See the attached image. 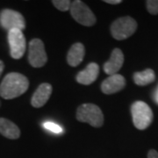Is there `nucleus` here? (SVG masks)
Returning a JSON list of instances; mask_svg holds the SVG:
<instances>
[{
  "mask_svg": "<svg viewBox=\"0 0 158 158\" xmlns=\"http://www.w3.org/2000/svg\"><path fill=\"white\" fill-rule=\"evenodd\" d=\"M28 87L29 81L27 77L16 72L9 73L0 85V96L5 99H12L21 96Z\"/></svg>",
  "mask_w": 158,
  "mask_h": 158,
  "instance_id": "nucleus-1",
  "label": "nucleus"
},
{
  "mask_svg": "<svg viewBox=\"0 0 158 158\" xmlns=\"http://www.w3.org/2000/svg\"><path fill=\"white\" fill-rule=\"evenodd\" d=\"M77 118L80 122L88 123L94 127H100L104 124V115L101 109L94 104H83L77 111Z\"/></svg>",
  "mask_w": 158,
  "mask_h": 158,
  "instance_id": "nucleus-2",
  "label": "nucleus"
},
{
  "mask_svg": "<svg viewBox=\"0 0 158 158\" xmlns=\"http://www.w3.org/2000/svg\"><path fill=\"white\" fill-rule=\"evenodd\" d=\"M134 125L137 129L144 130L152 123L153 112L149 106L143 101H135L131 106Z\"/></svg>",
  "mask_w": 158,
  "mask_h": 158,
  "instance_id": "nucleus-3",
  "label": "nucleus"
},
{
  "mask_svg": "<svg viewBox=\"0 0 158 158\" xmlns=\"http://www.w3.org/2000/svg\"><path fill=\"white\" fill-rule=\"evenodd\" d=\"M137 22L130 16L117 19L111 26V33L114 39L118 40L129 38L137 30Z\"/></svg>",
  "mask_w": 158,
  "mask_h": 158,
  "instance_id": "nucleus-4",
  "label": "nucleus"
},
{
  "mask_svg": "<svg viewBox=\"0 0 158 158\" xmlns=\"http://www.w3.org/2000/svg\"><path fill=\"white\" fill-rule=\"evenodd\" d=\"M69 11L77 22L85 27H91L97 21L94 13L84 2L80 0H76L71 3Z\"/></svg>",
  "mask_w": 158,
  "mask_h": 158,
  "instance_id": "nucleus-5",
  "label": "nucleus"
},
{
  "mask_svg": "<svg viewBox=\"0 0 158 158\" xmlns=\"http://www.w3.org/2000/svg\"><path fill=\"white\" fill-rule=\"evenodd\" d=\"M0 25L6 30L26 28V20L21 13L11 9H4L0 12Z\"/></svg>",
  "mask_w": 158,
  "mask_h": 158,
  "instance_id": "nucleus-6",
  "label": "nucleus"
},
{
  "mask_svg": "<svg viewBox=\"0 0 158 158\" xmlns=\"http://www.w3.org/2000/svg\"><path fill=\"white\" fill-rule=\"evenodd\" d=\"M48 61L44 43L41 40L34 39L29 42L28 62L34 68H41Z\"/></svg>",
  "mask_w": 158,
  "mask_h": 158,
  "instance_id": "nucleus-7",
  "label": "nucleus"
},
{
  "mask_svg": "<svg viewBox=\"0 0 158 158\" xmlns=\"http://www.w3.org/2000/svg\"><path fill=\"white\" fill-rule=\"evenodd\" d=\"M8 42L10 45V54L13 59H20L26 51V38L23 32L19 29H12L8 32Z\"/></svg>",
  "mask_w": 158,
  "mask_h": 158,
  "instance_id": "nucleus-8",
  "label": "nucleus"
},
{
  "mask_svg": "<svg viewBox=\"0 0 158 158\" xmlns=\"http://www.w3.org/2000/svg\"><path fill=\"white\" fill-rule=\"evenodd\" d=\"M126 86V79L119 74L109 76L101 85V90L103 93L111 95L123 90Z\"/></svg>",
  "mask_w": 158,
  "mask_h": 158,
  "instance_id": "nucleus-9",
  "label": "nucleus"
},
{
  "mask_svg": "<svg viewBox=\"0 0 158 158\" xmlns=\"http://www.w3.org/2000/svg\"><path fill=\"white\" fill-rule=\"evenodd\" d=\"M124 63V55L119 48H114L110 59L104 64L105 72L110 76L115 75Z\"/></svg>",
  "mask_w": 158,
  "mask_h": 158,
  "instance_id": "nucleus-10",
  "label": "nucleus"
},
{
  "mask_svg": "<svg viewBox=\"0 0 158 158\" xmlns=\"http://www.w3.org/2000/svg\"><path fill=\"white\" fill-rule=\"evenodd\" d=\"M52 90L53 88L50 84H48V83L41 84L37 88V90H35V92L32 97L31 105L35 108L42 107L49 99Z\"/></svg>",
  "mask_w": 158,
  "mask_h": 158,
  "instance_id": "nucleus-11",
  "label": "nucleus"
},
{
  "mask_svg": "<svg viewBox=\"0 0 158 158\" xmlns=\"http://www.w3.org/2000/svg\"><path fill=\"white\" fill-rule=\"evenodd\" d=\"M98 74H99V66L95 62H90L83 71H80L77 74V81L81 85H89L98 78Z\"/></svg>",
  "mask_w": 158,
  "mask_h": 158,
  "instance_id": "nucleus-12",
  "label": "nucleus"
},
{
  "mask_svg": "<svg viewBox=\"0 0 158 158\" xmlns=\"http://www.w3.org/2000/svg\"><path fill=\"white\" fill-rule=\"evenodd\" d=\"M85 55V46L82 43H75L69 48L67 56V62L71 67H77L83 62Z\"/></svg>",
  "mask_w": 158,
  "mask_h": 158,
  "instance_id": "nucleus-13",
  "label": "nucleus"
},
{
  "mask_svg": "<svg viewBox=\"0 0 158 158\" xmlns=\"http://www.w3.org/2000/svg\"><path fill=\"white\" fill-rule=\"evenodd\" d=\"M0 134L8 139L16 140L20 136V130L12 121L5 118H0Z\"/></svg>",
  "mask_w": 158,
  "mask_h": 158,
  "instance_id": "nucleus-14",
  "label": "nucleus"
},
{
  "mask_svg": "<svg viewBox=\"0 0 158 158\" xmlns=\"http://www.w3.org/2000/svg\"><path fill=\"white\" fill-rule=\"evenodd\" d=\"M156 79L155 71L151 69H147L141 72L134 74V82L139 86H145L153 83Z\"/></svg>",
  "mask_w": 158,
  "mask_h": 158,
  "instance_id": "nucleus-15",
  "label": "nucleus"
},
{
  "mask_svg": "<svg viewBox=\"0 0 158 158\" xmlns=\"http://www.w3.org/2000/svg\"><path fill=\"white\" fill-rule=\"evenodd\" d=\"M53 5L56 8L62 11H67L70 10L71 6V1L69 0H54L52 1Z\"/></svg>",
  "mask_w": 158,
  "mask_h": 158,
  "instance_id": "nucleus-16",
  "label": "nucleus"
},
{
  "mask_svg": "<svg viewBox=\"0 0 158 158\" xmlns=\"http://www.w3.org/2000/svg\"><path fill=\"white\" fill-rule=\"evenodd\" d=\"M148 11L152 14L156 15L158 14V0H148L146 1Z\"/></svg>",
  "mask_w": 158,
  "mask_h": 158,
  "instance_id": "nucleus-17",
  "label": "nucleus"
},
{
  "mask_svg": "<svg viewBox=\"0 0 158 158\" xmlns=\"http://www.w3.org/2000/svg\"><path fill=\"white\" fill-rule=\"evenodd\" d=\"M44 127L46 129L53 132V133H56V134H60L62 132V128L59 126V125L56 124V123H53V122H45L44 124Z\"/></svg>",
  "mask_w": 158,
  "mask_h": 158,
  "instance_id": "nucleus-18",
  "label": "nucleus"
},
{
  "mask_svg": "<svg viewBox=\"0 0 158 158\" xmlns=\"http://www.w3.org/2000/svg\"><path fill=\"white\" fill-rule=\"evenodd\" d=\"M148 158H158V152L155 149H150L148 153Z\"/></svg>",
  "mask_w": 158,
  "mask_h": 158,
  "instance_id": "nucleus-19",
  "label": "nucleus"
},
{
  "mask_svg": "<svg viewBox=\"0 0 158 158\" xmlns=\"http://www.w3.org/2000/svg\"><path fill=\"white\" fill-rule=\"evenodd\" d=\"M105 2L107 4H110V5H118L122 1L121 0H105Z\"/></svg>",
  "mask_w": 158,
  "mask_h": 158,
  "instance_id": "nucleus-20",
  "label": "nucleus"
},
{
  "mask_svg": "<svg viewBox=\"0 0 158 158\" xmlns=\"http://www.w3.org/2000/svg\"><path fill=\"white\" fill-rule=\"evenodd\" d=\"M4 69H5V65H4V62H2L1 60H0V77H1V75L3 73V71H4Z\"/></svg>",
  "mask_w": 158,
  "mask_h": 158,
  "instance_id": "nucleus-21",
  "label": "nucleus"
},
{
  "mask_svg": "<svg viewBox=\"0 0 158 158\" xmlns=\"http://www.w3.org/2000/svg\"><path fill=\"white\" fill-rule=\"evenodd\" d=\"M154 99H155V101L156 104H158V89L156 90V92L155 93V96H154Z\"/></svg>",
  "mask_w": 158,
  "mask_h": 158,
  "instance_id": "nucleus-22",
  "label": "nucleus"
},
{
  "mask_svg": "<svg viewBox=\"0 0 158 158\" xmlns=\"http://www.w3.org/2000/svg\"><path fill=\"white\" fill-rule=\"evenodd\" d=\"M0 106H1V103H0Z\"/></svg>",
  "mask_w": 158,
  "mask_h": 158,
  "instance_id": "nucleus-23",
  "label": "nucleus"
}]
</instances>
